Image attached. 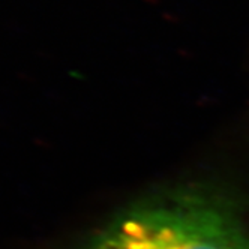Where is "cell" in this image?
<instances>
[{
	"label": "cell",
	"mask_w": 249,
	"mask_h": 249,
	"mask_svg": "<svg viewBox=\"0 0 249 249\" xmlns=\"http://www.w3.org/2000/svg\"><path fill=\"white\" fill-rule=\"evenodd\" d=\"M78 249H249V212L218 191L180 188L124 209Z\"/></svg>",
	"instance_id": "cell-1"
}]
</instances>
